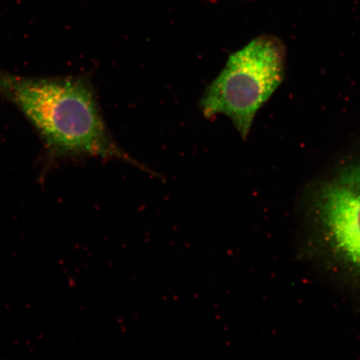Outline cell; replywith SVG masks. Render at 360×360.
Wrapping results in <instances>:
<instances>
[{"label": "cell", "instance_id": "cell-3", "mask_svg": "<svg viewBox=\"0 0 360 360\" xmlns=\"http://www.w3.org/2000/svg\"><path fill=\"white\" fill-rule=\"evenodd\" d=\"M286 49L281 40L259 36L229 56L200 103L206 118L227 116L243 139L249 137L258 111L280 87L285 75Z\"/></svg>", "mask_w": 360, "mask_h": 360}, {"label": "cell", "instance_id": "cell-2", "mask_svg": "<svg viewBox=\"0 0 360 360\" xmlns=\"http://www.w3.org/2000/svg\"><path fill=\"white\" fill-rule=\"evenodd\" d=\"M301 219L315 263L360 289V157L345 160L310 184Z\"/></svg>", "mask_w": 360, "mask_h": 360}, {"label": "cell", "instance_id": "cell-1", "mask_svg": "<svg viewBox=\"0 0 360 360\" xmlns=\"http://www.w3.org/2000/svg\"><path fill=\"white\" fill-rule=\"evenodd\" d=\"M0 96L25 116L52 157H100L141 167L108 132L87 80L24 77L0 69Z\"/></svg>", "mask_w": 360, "mask_h": 360}]
</instances>
